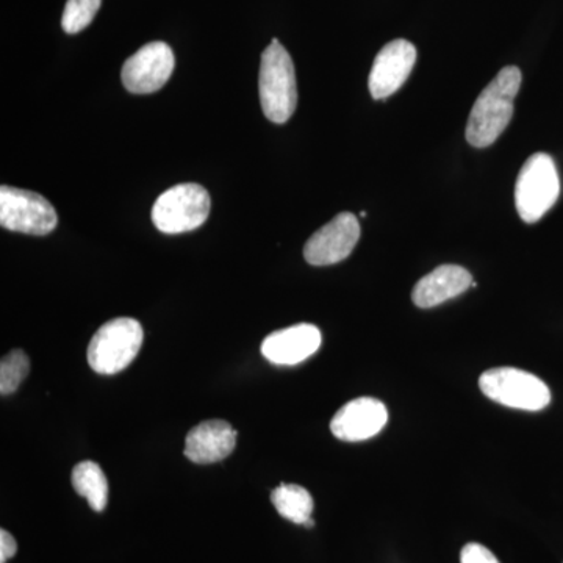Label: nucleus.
Masks as SVG:
<instances>
[{
	"mask_svg": "<svg viewBox=\"0 0 563 563\" xmlns=\"http://www.w3.org/2000/svg\"><path fill=\"white\" fill-rule=\"evenodd\" d=\"M521 80V70L517 66H507L481 92L470 113L465 132L466 141L473 147L484 150L492 146L506 131L514 117V102Z\"/></svg>",
	"mask_w": 563,
	"mask_h": 563,
	"instance_id": "1",
	"label": "nucleus"
},
{
	"mask_svg": "<svg viewBox=\"0 0 563 563\" xmlns=\"http://www.w3.org/2000/svg\"><path fill=\"white\" fill-rule=\"evenodd\" d=\"M258 91L263 113L274 124H285L298 106L295 65L290 54L274 38L262 54Z\"/></svg>",
	"mask_w": 563,
	"mask_h": 563,
	"instance_id": "2",
	"label": "nucleus"
},
{
	"mask_svg": "<svg viewBox=\"0 0 563 563\" xmlns=\"http://www.w3.org/2000/svg\"><path fill=\"white\" fill-rule=\"evenodd\" d=\"M561 195V179L551 155L539 152L528 158L515 185V206L521 220L533 224L553 209Z\"/></svg>",
	"mask_w": 563,
	"mask_h": 563,
	"instance_id": "3",
	"label": "nucleus"
},
{
	"mask_svg": "<svg viewBox=\"0 0 563 563\" xmlns=\"http://www.w3.org/2000/svg\"><path fill=\"white\" fill-rule=\"evenodd\" d=\"M144 332L133 318H117L92 335L87 357L92 372L111 376L128 368L141 350Z\"/></svg>",
	"mask_w": 563,
	"mask_h": 563,
	"instance_id": "4",
	"label": "nucleus"
},
{
	"mask_svg": "<svg viewBox=\"0 0 563 563\" xmlns=\"http://www.w3.org/2000/svg\"><path fill=\"white\" fill-rule=\"evenodd\" d=\"M210 195L202 185L180 184L163 192L152 209L155 228L168 235L201 228L210 214Z\"/></svg>",
	"mask_w": 563,
	"mask_h": 563,
	"instance_id": "5",
	"label": "nucleus"
},
{
	"mask_svg": "<svg viewBox=\"0 0 563 563\" xmlns=\"http://www.w3.org/2000/svg\"><path fill=\"white\" fill-rule=\"evenodd\" d=\"M479 387L492 401L510 409L539 412L550 406L551 391L548 385L533 374L518 368H493L479 379Z\"/></svg>",
	"mask_w": 563,
	"mask_h": 563,
	"instance_id": "6",
	"label": "nucleus"
},
{
	"mask_svg": "<svg viewBox=\"0 0 563 563\" xmlns=\"http://www.w3.org/2000/svg\"><path fill=\"white\" fill-rule=\"evenodd\" d=\"M54 206L38 192L20 188H0V224L9 231L27 235H47L57 228Z\"/></svg>",
	"mask_w": 563,
	"mask_h": 563,
	"instance_id": "7",
	"label": "nucleus"
},
{
	"mask_svg": "<svg viewBox=\"0 0 563 563\" xmlns=\"http://www.w3.org/2000/svg\"><path fill=\"white\" fill-rule=\"evenodd\" d=\"M174 65L173 49L162 41L146 44L122 66V84L133 95H151L165 87L172 79Z\"/></svg>",
	"mask_w": 563,
	"mask_h": 563,
	"instance_id": "8",
	"label": "nucleus"
},
{
	"mask_svg": "<svg viewBox=\"0 0 563 563\" xmlns=\"http://www.w3.org/2000/svg\"><path fill=\"white\" fill-rule=\"evenodd\" d=\"M361 240V224L357 217L343 211L314 232L303 246V257L313 266H329L350 257Z\"/></svg>",
	"mask_w": 563,
	"mask_h": 563,
	"instance_id": "9",
	"label": "nucleus"
},
{
	"mask_svg": "<svg viewBox=\"0 0 563 563\" xmlns=\"http://www.w3.org/2000/svg\"><path fill=\"white\" fill-rule=\"evenodd\" d=\"M417 49L410 41L395 40L384 46L377 54L369 73V92L376 101L390 98L409 79Z\"/></svg>",
	"mask_w": 563,
	"mask_h": 563,
	"instance_id": "10",
	"label": "nucleus"
},
{
	"mask_svg": "<svg viewBox=\"0 0 563 563\" xmlns=\"http://www.w3.org/2000/svg\"><path fill=\"white\" fill-rule=\"evenodd\" d=\"M388 421V410L383 401L357 398L344 404L331 421L333 435L343 442H365L383 431Z\"/></svg>",
	"mask_w": 563,
	"mask_h": 563,
	"instance_id": "11",
	"label": "nucleus"
},
{
	"mask_svg": "<svg viewBox=\"0 0 563 563\" xmlns=\"http://www.w3.org/2000/svg\"><path fill=\"white\" fill-rule=\"evenodd\" d=\"M322 336L320 329L313 324L290 325L282 331L269 333L262 343V354L274 365H298L312 357L320 350Z\"/></svg>",
	"mask_w": 563,
	"mask_h": 563,
	"instance_id": "12",
	"label": "nucleus"
},
{
	"mask_svg": "<svg viewBox=\"0 0 563 563\" xmlns=\"http://www.w3.org/2000/svg\"><path fill=\"white\" fill-rule=\"evenodd\" d=\"M236 431L228 421L210 420L192 428L185 440V457L195 463L224 461L235 450Z\"/></svg>",
	"mask_w": 563,
	"mask_h": 563,
	"instance_id": "13",
	"label": "nucleus"
},
{
	"mask_svg": "<svg viewBox=\"0 0 563 563\" xmlns=\"http://www.w3.org/2000/svg\"><path fill=\"white\" fill-rule=\"evenodd\" d=\"M473 282L472 274L462 266H439L415 285L413 303L420 309H432L450 299L457 298L459 295L472 287Z\"/></svg>",
	"mask_w": 563,
	"mask_h": 563,
	"instance_id": "14",
	"label": "nucleus"
},
{
	"mask_svg": "<svg viewBox=\"0 0 563 563\" xmlns=\"http://www.w3.org/2000/svg\"><path fill=\"white\" fill-rule=\"evenodd\" d=\"M272 503L282 518L295 525L312 528L313 498L306 488L296 484H280L272 493Z\"/></svg>",
	"mask_w": 563,
	"mask_h": 563,
	"instance_id": "15",
	"label": "nucleus"
},
{
	"mask_svg": "<svg viewBox=\"0 0 563 563\" xmlns=\"http://www.w3.org/2000/svg\"><path fill=\"white\" fill-rule=\"evenodd\" d=\"M74 490L87 498L95 512H102L109 504V481L101 466L96 462L85 461L77 463L70 476Z\"/></svg>",
	"mask_w": 563,
	"mask_h": 563,
	"instance_id": "16",
	"label": "nucleus"
},
{
	"mask_svg": "<svg viewBox=\"0 0 563 563\" xmlns=\"http://www.w3.org/2000/svg\"><path fill=\"white\" fill-rule=\"evenodd\" d=\"M31 372V361L21 350H14L3 355L0 362V393L2 396L11 395L20 388L22 380Z\"/></svg>",
	"mask_w": 563,
	"mask_h": 563,
	"instance_id": "17",
	"label": "nucleus"
},
{
	"mask_svg": "<svg viewBox=\"0 0 563 563\" xmlns=\"http://www.w3.org/2000/svg\"><path fill=\"white\" fill-rule=\"evenodd\" d=\"M101 3L102 0H68L63 11V31L76 35L87 29L101 9Z\"/></svg>",
	"mask_w": 563,
	"mask_h": 563,
	"instance_id": "18",
	"label": "nucleus"
},
{
	"mask_svg": "<svg viewBox=\"0 0 563 563\" xmlns=\"http://www.w3.org/2000/svg\"><path fill=\"white\" fill-rule=\"evenodd\" d=\"M461 563H499V561L484 544L468 543L462 548Z\"/></svg>",
	"mask_w": 563,
	"mask_h": 563,
	"instance_id": "19",
	"label": "nucleus"
},
{
	"mask_svg": "<svg viewBox=\"0 0 563 563\" xmlns=\"http://www.w3.org/2000/svg\"><path fill=\"white\" fill-rule=\"evenodd\" d=\"M16 540L13 539L10 532L2 529V531H0V563L9 561V559L16 554Z\"/></svg>",
	"mask_w": 563,
	"mask_h": 563,
	"instance_id": "20",
	"label": "nucleus"
}]
</instances>
